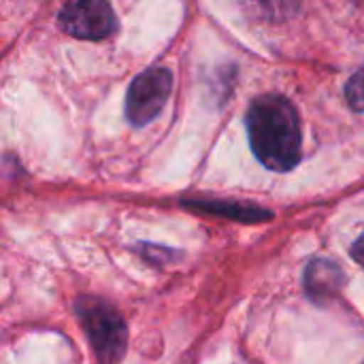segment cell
Instances as JSON below:
<instances>
[{
    "mask_svg": "<svg viewBox=\"0 0 364 364\" xmlns=\"http://www.w3.org/2000/svg\"><path fill=\"white\" fill-rule=\"evenodd\" d=\"M190 207L209 211V213H218V215H226L232 220H243V222H258V220H269L271 213L258 207H250V205H237V203H213V200H203V203H188Z\"/></svg>",
    "mask_w": 364,
    "mask_h": 364,
    "instance_id": "obj_6",
    "label": "cell"
},
{
    "mask_svg": "<svg viewBox=\"0 0 364 364\" xmlns=\"http://www.w3.org/2000/svg\"><path fill=\"white\" fill-rule=\"evenodd\" d=\"M346 100H348V105L354 111H358V113L364 111V66L358 73H354L352 79L348 81V85H346Z\"/></svg>",
    "mask_w": 364,
    "mask_h": 364,
    "instance_id": "obj_7",
    "label": "cell"
},
{
    "mask_svg": "<svg viewBox=\"0 0 364 364\" xmlns=\"http://www.w3.org/2000/svg\"><path fill=\"white\" fill-rule=\"evenodd\" d=\"M58 21L70 36L87 41L107 38L117 28L109 0H68L60 11Z\"/></svg>",
    "mask_w": 364,
    "mask_h": 364,
    "instance_id": "obj_4",
    "label": "cell"
},
{
    "mask_svg": "<svg viewBox=\"0 0 364 364\" xmlns=\"http://www.w3.org/2000/svg\"><path fill=\"white\" fill-rule=\"evenodd\" d=\"M245 126L252 151L267 168L288 173L301 162V119L288 98L279 94L258 96L247 109Z\"/></svg>",
    "mask_w": 364,
    "mask_h": 364,
    "instance_id": "obj_1",
    "label": "cell"
},
{
    "mask_svg": "<svg viewBox=\"0 0 364 364\" xmlns=\"http://www.w3.org/2000/svg\"><path fill=\"white\" fill-rule=\"evenodd\" d=\"M173 90L171 70L156 66L136 75L126 94V117L132 126H147L160 115Z\"/></svg>",
    "mask_w": 364,
    "mask_h": 364,
    "instance_id": "obj_3",
    "label": "cell"
},
{
    "mask_svg": "<svg viewBox=\"0 0 364 364\" xmlns=\"http://www.w3.org/2000/svg\"><path fill=\"white\" fill-rule=\"evenodd\" d=\"M343 284H346L343 271L331 260H314L305 271V290L309 299L318 305L335 301Z\"/></svg>",
    "mask_w": 364,
    "mask_h": 364,
    "instance_id": "obj_5",
    "label": "cell"
},
{
    "mask_svg": "<svg viewBox=\"0 0 364 364\" xmlns=\"http://www.w3.org/2000/svg\"><path fill=\"white\" fill-rule=\"evenodd\" d=\"M352 258H354L360 267H364V232L354 241V245H352Z\"/></svg>",
    "mask_w": 364,
    "mask_h": 364,
    "instance_id": "obj_8",
    "label": "cell"
},
{
    "mask_svg": "<svg viewBox=\"0 0 364 364\" xmlns=\"http://www.w3.org/2000/svg\"><path fill=\"white\" fill-rule=\"evenodd\" d=\"M77 316L100 364H115L126 350L128 328L122 314L102 299L81 296L77 301Z\"/></svg>",
    "mask_w": 364,
    "mask_h": 364,
    "instance_id": "obj_2",
    "label": "cell"
}]
</instances>
